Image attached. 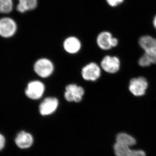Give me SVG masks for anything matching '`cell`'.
Masks as SVG:
<instances>
[{
    "label": "cell",
    "mask_w": 156,
    "mask_h": 156,
    "mask_svg": "<svg viewBox=\"0 0 156 156\" xmlns=\"http://www.w3.org/2000/svg\"><path fill=\"white\" fill-rule=\"evenodd\" d=\"M34 70L40 77L46 79L53 74L54 65L53 62L48 58H40L35 62Z\"/></svg>",
    "instance_id": "1"
},
{
    "label": "cell",
    "mask_w": 156,
    "mask_h": 156,
    "mask_svg": "<svg viewBox=\"0 0 156 156\" xmlns=\"http://www.w3.org/2000/svg\"><path fill=\"white\" fill-rule=\"evenodd\" d=\"M46 87L41 81L35 80L27 84L25 90L27 97L33 100L41 99L44 94Z\"/></svg>",
    "instance_id": "2"
},
{
    "label": "cell",
    "mask_w": 156,
    "mask_h": 156,
    "mask_svg": "<svg viewBox=\"0 0 156 156\" xmlns=\"http://www.w3.org/2000/svg\"><path fill=\"white\" fill-rule=\"evenodd\" d=\"M85 90L83 87L76 84H70L65 88L64 97L66 101L79 103L83 100Z\"/></svg>",
    "instance_id": "3"
},
{
    "label": "cell",
    "mask_w": 156,
    "mask_h": 156,
    "mask_svg": "<svg viewBox=\"0 0 156 156\" xmlns=\"http://www.w3.org/2000/svg\"><path fill=\"white\" fill-rule=\"evenodd\" d=\"M101 69L95 62H90L82 68L81 76L85 80L95 82L100 77Z\"/></svg>",
    "instance_id": "4"
},
{
    "label": "cell",
    "mask_w": 156,
    "mask_h": 156,
    "mask_svg": "<svg viewBox=\"0 0 156 156\" xmlns=\"http://www.w3.org/2000/svg\"><path fill=\"white\" fill-rule=\"evenodd\" d=\"M96 43L101 49L107 50L116 47L118 44V40L116 38L113 37L109 32L104 31L97 36Z\"/></svg>",
    "instance_id": "5"
},
{
    "label": "cell",
    "mask_w": 156,
    "mask_h": 156,
    "mask_svg": "<svg viewBox=\"0 0 156 156\" xmlns=\"http://www.w3.org/2000/svg\"><path fill=\"white\" fill-rule=\"evenodd\" d=\"M17 30V25L15 20L10 17L0 19V36L4 38L11 37Z\"/></svg>",
    "instance_id": "6"
},
{
    "label": "cell",
    "mask_w": 156,
    "mask_h": 156,
    "mask_svg": "<svg viewBox=\"0 0 156 156\" xmlns=\"http://www.w3.org/2000/svg\"><path fill=\"white\" fill-rule=\"evenodd\" d=\"M58 105L59 101L56 98H46L39 105V113L44 116L50 115L56 112L58 108Z\"/></svg>",
    "instance_id": "7"
},
{
    "label": "cell",
    "mask_w": 156,
    "mask_h": 156,
    "mask_svg": "<svg viewBox=\"0 0 156 156\" xmlns=\"http://www.w3.org/2000/svg\"><path fill=\"white\" fill-rule=\"evenodd\" d=\"M148 87V83L145 78L140 77L132 79L129 84V89L134 96H141L145 94Z\"/></svg>",
    "instance_id": "8"
},
{
    "label": "cell",
    "mask_w": 156,
    "mask_h": 156,
    "mask_svg": "<svg viewBox=\"0 0 156 156\" xmlns=\"http://www.w3.org/2000/svg\"><path fill=\"white\" fill-rule=\"evenodd\" d=\"M120 62L116 56H106L101 62V67L109 73H115L119 69Z\"/></svg>",
    "instance_id": "9"
},
{
    "label": "cell",
    "mask_w": 156,
    "mask_h": 156,
    "mask_svg": "<svg viewBox=\"0 0 156 156\" xmlns=\"http://www.w3.org/2000/svg\"><path fill=\"white\" fill-rule=\"evenodd\" d=\"M63 48L66 53L75 54L79 53L82 48V43L80 39L75 36L66 38L63 42Z\"/></svg>",
    "instance_id": "10"
},
{
    "label": "cell",
    "mask_w": 156,
    "mask_h": 156,
    "mask_svg": "<svg viewBox=\"0 0 156 156\" xmlns=\"http://www.w3.org/2000/svg\"><path fill=\"white\" fill-rule=\"evenodd\" d=\"M139 44L145 53L156 54V39L150 36H144L140 38Z\"/></svg>",
    "instance_id": "11"
},
{
    "label": "cell",
    "mask_w": 156,
    "mask_h": 156,
    "mask_svg": "<svg viewBox=\"0 0 156 156\" xmlns=\"http://www.w3.org/2000/svg\"><path fill=\"white\" fill-rule=\"evenodd\" d=\"M15 141L17 146L20 148H27L32 145L34 138L30 133L22 131L17 134Z\"/></svg>",
    "instance_id": "12"
},
{
    "label": "cell",
    "mask_w": 156,
    "mask_h": 156,
    "mask_svg": "<svg viewBox=\"0 0 156 156\" xmlns=\"http://www.w3.org/2000/svg\"><path fill=\"white\" fill-rule=\"evenodd\" d=\"M38 5V0H18L17 11L20 13L35 10Z\"/></svg>",
    "instance_id": "13"
},
{
    "label": "cell",
    "mask_w": 156,
    "mask_h": 156,
    "mask_svg": "<svg viewBox=\"0 0 156 156\" xmlns=\"http://www.w3.org/2000/svg\"><path fill=\"white\" fill-rule=\"evenodd\" d=\"M116 140V143H117L128 147L135 145L136 143L135 138L129 134L125 133H119L117 135Z\"/></svg>",
    "instance_id": "14"
},
{
    "label": "cell",
    "mask_w": 156,
    "mask_h": 156,
    "mask_svg": "<svg viewBox=\"0 0 156 156\" xmlns=\"http://www.w3.org/2000/svg\"><path fill=\"white\" fill-rule=\"evenodd\" d=\"M114 149L116 156H133V150L130 148V147L116 143Z\"/></svg>",
    "instance_id": "15"
},
{
    "label": "cell",
    "mask_w": 156,
    "mask_h": 156,
    "mask_svg": "<svg viewBox=\"0 0 156 156\" xmlns=\"http://www.w3.org/2000/svg\"><path fill=\"white\" fill-rule=\"evenodd\" d=\"M14 7L13 0H0V13L9 14Z\"/></svg>",
    "instance_id": "16"
},
{
    "label": "cell",
    "mask_w": 156,
    "mask_h": 156,
    "mask_svg": "<svg viewBox=\"0 0 156 156\" xmlns=\"http://www.w3.org/2000/svg\"><path fill=\"white\" fill-rule=\"evenodd\" d=\"M138 63L142 67L149 66L151 64L150 60L149 59L146 53H144V55L140 58Z\"/></svg>",
    "instance_id": "17"
},
{
    "label": "cell",
    "mask_w": 156,
    "mask_h": 156,
    "mask_svg": "<svg viewBox=\"0 0 156 156\" xmlns=\"http://www.w3.org/2000/svg\"><path fill=\"white\" fill-rule=\"evenodd\" d=\"M124 0H106L107 3L111 7H115L123 2Z\"/></svg>",
    "instance_id": "18"
},
{
    "label": "cell",
    "mask_w": 156,
    "mask_h": 156,
    "mask_svg": "<svg viewBox=\"0 0 156 156\" xmlns=\"http://www.w3.org/2000/svg\"><path fill=\"white\" fill-rule=\"evenodd\" d=\"M133 156H146L145 152L141 150H133Z\"/></svg>",
    "instance_id": "19"
},
{
    "label": "cell",
    "mask_w": 156,
    "mask_h": 156,
    "mask_svg": "<svg viewBox=\"0 0 156 156\" xmlns=\"http://www.w3.org/2000/svg\"><path fill=\"white\" fill-rule=\"evenodd\" d=\"M145 53L147 55L151 64H156V54H148Z\"/></svg>",
    "instance_id": "20"
},
{
    "label": "cell",
    "mask_w": 156,
    "mask_h": 156,
    "mask_svg": "<svg viewBox=\"0 0 156 156\" xmlns=\"http://www.w3.org/2000/svg\"><path fill=\"white\" fill-rule=\"evenodd\" d=\"M5 144V137L2 134H0V151L2 149Z\"/></svg>",
    "instance_id": "21"
},
{
    "label": "cell",
    "mask_w": 156,
    "mask_h": 156,
    "mask_svg": "<svg viewBox=\"0 0 156 156\" xmlns=\"http://www.w3.org/2000/svg\"><path fill=\"white\" fill-rule=\"evenodd\" d=\"M153 25L154 27L156 29V15L155 16L153 20Z\"/></svg>",
    "instance_id": "22"
}]
</instances>
